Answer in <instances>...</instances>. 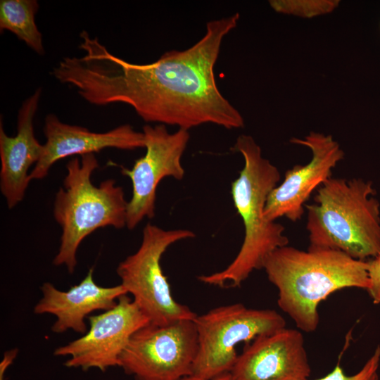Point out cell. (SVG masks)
Wrapping results in <instances>:
<instances>
[{
  "label": "cell",
  "mask_w": 380,
  "mask_h": 380,
  "mask_svg": "<svg viewBox=\"0 0 380 380\" xmlns=\"http://www.w3.org/2000/svg\"><path fill=\"white\" fill-rule=\"evenodd\" d=\"M198 348L192 375L213 379L231 372L238 357L236 346L286 327L284 318L271 309L234 303L197 315Z\"/></svg>",
  "instance_id": "7"
},
{
  "label": "cell",
  "mask_w": 380,
  "mask_h": 380,
  "mask_svg": "<svg viewBox=\"0 0 380 380\" xmlns=\"http://www.w3.org/2000/svg\"><path fill=\"white\" fill-rule=\"evenodd\" d=\"M89 329L82 337L55 349L56 356H69L67 367L91 368L105 372L119 366L121 354L133 334L150 323L148 318L127 294L116 305L88 317Z\"/></svg>",
  "instance_id": "10"
},
{
  "label": "cell",
  "mask_w": 380,
  "mask_h": 380,
  "mask_svg": "<svg viewBox=\"0 0 380 380\" xmlns=\"http://www.w3.org/2000/svg\"><path fill=\"white\" fill-rule=\"evenodd\" d=\"M36 0H1L0 30H8L39 55L44 53L42 35L36 23Z\"/></svg>",
  "instance_id": "16"
},
{
  "label": "cell",
  "mask_w": 380,
  "mask_h": 380,
  "mask_svg": "<svg viewBox=\"0 0 380 380\" xmlns=\"http://www.w3.org/2000/svg\"><path fill=\"white\" fill-rule=\"evenodd\" d=\"M41 95L42 89L38 88L22 103L15 136H8L0 122V190L10 209L23 199L31 181L29 170L39 160L43 151L33 125Z\"/></svg>",
  "instance_id": "14"
},
{
  "label": "cell",
  "mask_w": 380,
  "mask_h": 380,
  "mask_svg": "<svg viewBox=\"0 0 380 380\" xmlns=\"http://www.w3.org/2000/svg\"><path fill=\"white\" fill-rule=\"evenodd\" d=\"M290 141L308 148L312 158L305 165L288 170L283 181L270 192L264 210L269 221L283 217L292 222L300 220L310 195L331 177L332 170L344 158L339 144L329 134L311 132L304 139L292 138Z\"/></svg>",
  "instance_id": "11"
},
{
  "label": "cell",
  "mask_w": 380,
  "mask_h": 380,
  "mask_svg": "<svg viewBox=\"0 0 380 380\" xmlns=\"http://www.w3.org/2000/svg\"><path fill=\"white\" fill-rule=\"evenodd\" d=\"M180 380H234L231 372L226 373L213 379H204L194 375H189Z\"/></svg>",
  "instance_id": "21"
},
{
  "label": "cell",
  "mask_w": 380,
  "mask_h": 380,
  "mask_svg": "<svg viewBox=\"0 0 380 380\" xmlns=\"http://www.w3.org/2000/svg\"><path fill=\"white\" fill-rule=\"evenodd\" d=\"M262 269L278 290V306L306 333L317 329L318 306L331 294L369 286L367 260L335 250L302 251L287 245L273 251Z\"/></svg>",
  "instance_id": "2"
},
{
  "label": "cell",
  "mask_w": 380,
  "mask_h": 380,
  "mask_svg": "<svg viewBox=\"0 0 380 380\" xmlns=\"http://www.w3.org/2000/svg\"><path fill=\"white\" fill-rule=\"evenodd\" d=\"M43 131L46 142L39 160L30 172L31 180L44 179L52 165L64 158L94 153L108 148L134 150L145 147L143 132L127 124L106 132H94L64 123L55 114H49Z\"/></svg>",
  "instance_id": "13"
},
{
  "label": "cell",
  "mask_w": 380,
  "mask_h": 380,
  "mask_svg": "<svg viewBox=\"0 0 380 380\" xmlns=\"http://www.w3.org/2000/svg\"><path fill=\"white\" fill-rule=\"evenodd\" d=\"M198 348L194 320L149 323L133 334L119 367L136 380H180L192 374Z\"/></svg>",
  "instance_id": "8"
},
{
  "label": "cell",
  "mask_w": 380,
  "mask_h": 380,
  "mask_svg": "<svg viewBox=\"0 0 380 380\" xmlns=\"http://www.w3.org/2000/svg\"><path fill=\"white\" fill-rule=\"evenodd\" d=\"M379 365L380 346H378L372 356L356 374L346 375L339 362H338L331 372L315 380H379Z\"/></svg>",
  "instance_id": "18"
},
{
  "label": "cell",
  "mask_w": 380,
  "mask_h": 380,
  "mask_svg": "<svg viewBox=\"0 0 380 380\" xmlns=\"http://www.w3.org/2000/svg\"><path fill=\"white\" fill-rule=\"evenodd\" d=\"M310 372L302 332L286 327L246 343L231 371L234 380H308Z\"/></svg>",
  "instance_id": "12"
},
{
  "label": "cell",
  "mask_w": 380,
  "mask_h": 380,
  "mask_svg": "<svg viewBox=\"0 0 380 380\" xmlns=\"http://www.w3.org/2000/svg\"><path fill=\"white\" fill-rule=\"evenodd\" d=\"M146 153L136 160L132 169L121 167V173L129 177L132 194L127 203L126 227L134 229L144 218L155 216L156 191L165 177L184 178L185 171L181 159L190 135L178 129L170 133L164 125H146L142 131Z\"/></svg>",
  "instance_id": "9"
},
{
  "label": "cell",
  "mask_w": 380,
  "mask_h": 380,
  "mask_svg": "<svg viewBox=\"0 0 380 380\" xmlns=\"http://www.w3.org/2000/svg\"><path fill=\"white\" fill-rule=\"evenodd\" d=\"M18 350L13 348L4 353L3 360L0 364V379L4 380V373L6 369L12 364L13 360L17 356Z\"/></svg>",
  "instance_id": "20"
},
{
  "label": "cell",
  "mask_w": 380,
  "mask_h": 380,
  "mask_svg": "<svg viewBox=\"0 0 380 380\" xmlns=\"http://www.w3.org/2000/svg\"><path fill=\"white\" fill-rule=\"evenodd\" d=\"M194 236L189 229L165 230L148 223L138 250L119 263L116 272L120 284L133 296L151 324L165 326L183 319L194 320L198 315L175 300L160 264L170 246Z\"/></svg>",
  "instance_id": "6"
},
{
  "label": "cell",
  "mask_w": 380,
  "mask_h": 380,
  "mask_svg": "<svg viewBox=\"0 0 380 380\" xmlns=\"http://www.w3.org/2000/svg\"><path fill=\"white\" fill-rule=\"evenodd\" d=\"M42 297L34 308L37 315L51 314L56 317L51 331L56 334L69 329L84 334L87 331L85 319L96 310H108L113 308L118 298L127 294L121 284L103 287L94 279V267L76 285L63 291L51 283L41 286Z\"/></svg>",
  "instance_id": "15"
},
{
  "label": "cell",
  "mask_w": 380,
  "mask_h": 380,
  "mask_svg": "<svg viewBox=\"0 0 380 380\" xmlns=\"http://www.w3.org/2000/svg\"><path fill=\"white\" fill-rule=\"evenodd\" d=\"M232 150L240 153L244 160L231 186L234 205L244 227L243 241L226 268L198 277L201 282L220 288L241 286L254 270L263 268L273 251L289 242L284 227L264 217L268 196L280 181L277 167L262 156L260 146L250 135L239 136Z\"/></svg>",
  "instance_id": "3"
},
{
  "label": "cell",
  "mask_w": 380,
  "mask_h": 380,
  "mask_svg": "<svg viewBox=\"0 0 380 380\" xmlns=\"http://www.w3.org/2000/svg\"><path fill=\"white\" fill-rule=\"evenodd\" d=\"M98 167L94 153L72 158L66 164L63 186L55 196L53 213L62 234L53 264L65 266L70 274L77 264L78 248L87 236L105 227H126L128 201L123 189L113 179L95 186L91 175Z\"/></svg>",
  "instance_id": "5"
},
{
  "label": "cell",
  "mask_w": 380,
  "mask_h": 380,
  "mask_svg": "<svg viewBox=\"0 0 380 380\" xmlns=\"http://www.w3.org/2000/svg\"><path fill=\"white\" fill-rule=\"evenodd\" d=\"M239 18L236 13L208 22L205 34L192 46L165 52L147 64L113 55L97 37L83 30L79 48L84 55L63 58L52 75L75 87L87 102L125 103L147 122L187 131L207 123L241 128L244 120L220 91L214 73L223 39Z\"/></svg>",
  "instance_id": "1"
},
{
  "label": "cell",
  "mask_w": 380,
  "mask_h": 380,
  "mask_svg": "<svg viewBox=\"0 0 380 380\" xmlns=\"http://www.w3.org/2000/svg\"><path fill=\"white\" fill-rule=\"evenodd\" d=\"M371 181L329 178L305 205L308 249H330L366 261L380 252V203Z\"/></svg>",
  "instance_id": "4"
},
{
  "label": "cell",
  "mask_w": 380,
  "mask_h": 380,
  "mask_svg": "<svg viewBox=\"0 0 380 380\" xmlns=\"http://www.w3.org/2000/svg\"><path fill=\"white\" fill-rule=\"evenodd\" d=\"M369 286L367 289L374 304L380 303V252L367 260Z\"/></svg>",
  "instance_id": "19"
},
{
  "label": "cell",
  "mask_w": 380,
  "mask_h": 380,
  "mask_svg": "<svg viewBox=\"0 0 380 380\" xmlns=\"http://www.w3.org/2000/svg\"><path fill=\"white\" fill-rule=\"evenodd\" d=\"M338 0H270L269 4L277 13L311 18L333 12Z\"/></svg>",
  "instance_id": "17"
}]
</instances>
